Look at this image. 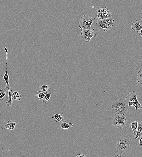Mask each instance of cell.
Wrapping results in <instances>:
<instances>
[{
	"instance_id": "1",
	"label": "cell",
	"mask_w": 142,
	"mask_h": 157,
	"mask_svg": "<svg viewBox=\"0 0 142 157\" xmlns=\"http://www.w3.org/2000/svg\"><path fill=\"white\" fill-rule=\"evenodd\" d=\"M128 106V104L124 100L116 99L112 102L111 109L116 115H124L127 113Z\"/></svg>"
},
{
	"instance_id": "2",
	"label": "cell",
	"mask_w": 142,
	"mask_h": 157,
	"mask_svg": "<svg viewBox=\"0 0 142 157\" xmlns=\"http://www.w3.org/2000/svg\"><path fill=\"white\" fill-rule=\"evenodd\" d=\"M116 143L118 151L122 154L129 151L133 146L132 139L127 136L119 137Z\"/></svg>"
},
{
	"instance_id": "3",
	"label": "cell",
	"mask_w": 142,
	"mask_h": 157,
	"mask_svg": "<svg viewBox=\"0 0 142 157\" xmlns=\"http://www.w3.org/2000/svg\"><path fill=\"white\" fill-rule=\"evenodd\" d=\"M114 22V19L112 18L98 21L96 24L99 32H107L112 28Z\"/></svg>"
},
{
	"instance_id": "4",
	"label": "cell",
	"mask_w": 142,
	"mask_h": 157,
	"mask_svg": "<svg viewBox=\"0 0 142 157\" xmlns=\"http://www.w3.org/2000/svg\"><path fill=\"white\" fill-rule=\"evenodd\" d=\"M95 19V18L92 17L91 15H84L80 19V21L79 22L78 27L80 29H90L91 26Z\"/></svg>"
},
{
	"instance_id": "5",
	"label": "cell",
	"mask_w": 142,
	"mask_h": 157,
	"mask_svg": "<svg viewBox=\"0 0 142 157\" xmlns=\"http://www.w3.org/2000/svg\"><path fill=\"white\" fill-rule=\"evenodd\" d=\"M127 122V119L124 115H116L112 123L113 126L121 129L126 125Z\"/></svg>"
},
{
	"instance_id": "6",
	"label": "cell",
	"mask_w": 142,
	"mask_h": 157,
	"mask_svg": "<svg viewBox=\"0 0 142 157\" xmlns=\"http://www.w3.org/2000/svg\"><path fill=\"white\" fill-rule=\"evenodd\" d=\"M96 19L99 21L112 18V15L107 7H103L97 9L96 12Z\"/></svg>"
},
{
	"instance_id": "7",
	"label": "cell",
	"mask_w": 142,
	"mask_h": 157,
	"mask_svg": "<svg viewBox=\"0 0 142 157\" xmlns=\"http://www.w3.org/2000/svg\"><path fill=\"white\" fill-rule=\"evenodd\" d=\"M124 100L127 103L129 101L132 102L136 111L142 108L141 105L137 99V94L135 91H133L132 93H130Z\"/></svg>"
},
{
	"instance_id": "8",
	"label": "cell",
	"mask_w": 142,
	"mask_h": 157,
	"mask_svg": "<svg viewBox=\"0 0 142 157\" xmlns=\"http://www.w3.org/2000/svg\"><path fill=\"white\" fill-rule=\"evenodd\" d=\"M81 30V36L84 40L87 42H90L92 38L97 37L94 32V29H83Z\"/></svg>"
},
{
	"instance_id": "9",
	"label": "cell",
	"mask_w": 142,
	"mask_h": 157,
	"mask_svg": "<svg viewBox=\"0 0 142 157\" xmlns=\"http://www.w3.org/2000/svg\"><path fill=\"white\" fill-rule=\"evenodd\" d=\"M3 48L5 50V52H6V54H7V60H6V70H5V74L4 76H1V77L3 78V79L4 81H5V82L6 83V86H5V88H7L10 89L11 88V87L9 83V76L8 74L7 71L8 55V52L7 49V48H6L4 47Z\"/></svg>"
},
{
	"instance_id": "10",
	"label": "cell",
	"mask_w": 142,
	"mask_h": 157,
	"mask_svg": "<svg viewBox=\"0 0 142 157\" xmlns=\"http://www.w3.org/2000/svg\"><path fill=\"white\" fill-rule=\"evenodd\" d=\"M18 123L16 122L15 120L11 121L9 120L8 123L6 125H3L1 127V128L3 130L7 129H8L13 131L14 130L16 125L18 124Z\"/></svg>"
},
{
	"instance_id": "11",
	"label": "cell",
	"mask_w": 142,
	"mask_h": 157,
	"mask_svg": "<svg viewBox=\"0 0 142 157\" xmlns=\"http://www.w3.org/2000/svg\"><path fill=\"white\" fill-rule=\"evenodd\" d=\"M140 21L137 19L135 21L133 22L132 25V29L134 31L140 32L142 30V25L140 24Z\"/></svg>"
},
{
	"instance_id": "12",
	"label": "cell",
	"mask_w": 142,
	"mask_h": 157,
	"mask_svg": "<svg viewBox=\"0 0 142 157\" xmlns=\"http://www.w3.org/2000/svg\"><path fill=\"white\" fill-rule=\"evenodd\" d=\"M137 131L136 133L135 137L134 138V141H135L136 139L138 138H140L142 135V120L140 121H138V127L137 128Z\"/></svg>"
},
{
	"instance_id": "13",
	"label": "cell",
	"mask_w": 142,
	"mask_h": 157,
	"mask_svg": "<svg viewBox=\"0 0 142 157\" xmlns=\"http://www.w3.org/2000/svg\"><path fill=\"white\" fill-rule=\"evenodd\" d=\"M138 121H135L132 122L129 125V127L130 128L132 129L133 132V134L134 136H135L137 132L138 127Z\"/></svg>"
},
{
	"instance_id": "14",
	"label": "cell",
	"mask_w": 142,
	"mask_h": 157,
	"mask_svg": "<svg viewBox=\"0 0 142 157\" xmlns=\"http://www.w3.org/2000/svg\"><path fill=\"white\" fill-rule=\"evenodd\" d=\"M66 120L62 122L60 125L61 128L63 129L66 130L73 126V125L71 123H68L66 122Z\"/></svg>"
},
{
	"instance_id": "15",
	"label": "cell",
	"mask_w": 142,
	"mask_h": 157,
	"mask_svg": "<svg viewBox=\"0 0 142 157\" xmlns=\"http://www.w3.org/2000/svg\"><path fill=\"white\" fill-rule=\"evenodd\" d=\"M9 89H8V100L7 102H5V103L8 106V107H10L12 106L13 103V100L12 99V90L10 91Z\"/></svg>"
},
{
	"instance_id": "16",
	"label": "cell",
	"mask_w": 142,
	"mask_h": 157,
	"mask_svg": "<svg viewBox=\"0 0 142 157\" xmlns=\"http://www.w3.org/2000/svg\"><path fill=\"white\" fill-rule=\"evenodd\" d=\"M51 117L53 119H55V122L57 123L62 121L64 119V117L61 115L58 114H55Z\"/></svg>"
},
{
	"instance_id": "17",
	"label": "cell",
	"mask_w": 142,
	"mask_h": 157,
	"mask_svg": "<svg viewBox=\"0 0 142 157\" xmlns=\"http://www.w3.org/2000/svg\"><path fill=\"white\" fill-rule=\"evenodd\" d=\"M51 88L49 86L43 85L39 87L40 91L44 93L45 94L50 91Z\"/></svg>"
},
{
	"instance_id": "18",
	"label": "cell",
	"mask_w": 142,
	"mask_h": 157,
	"mask_svg": "<svg viewBox=\"0 0 142 157\" xmlns=\"http://www.w3.org/2000/svg\"><path fill=\"white\" fill-rule=\"evenodd\" d=\"M21 97V95L20 93L16 91L12 94V99L13 101L14 100L20 101Z\"/></svg>"
},
{
	"instance_id": "19",
	"label": "cell",
	"mask_w": 142,
	"mask_h": 157,
	"mask_svg": "<svg viewBox=\"0 0 142 157\" xmlns=\"http://www.w3.org/2000/svg\"><path fill=\"white\" fill-rule=\"evenodd\" d=\"M52 93L50 91L45 94L44 98L42 99V102L44 104H46L49 101L51 98V94Z\"/></svg>"
},
{
	"instance_id": "20",
	"label": "cell",
	"mask_w": 142,
	"mask_h": 157,
	"mask_svg": "<svg viewBox=\"0 0 142 157\" xmlns=\"http://www.w3.org/2000/svg\"><path fill=\"white\" fill-rule=\"evenodd\" d=\"M8 93V91H7L6 89H3L0 90V100H3L5 95Z\"/></svg>"
},
{
	"instance_id": "21",
	"label": "cell",
	"mask_w": 142,
	"mask_h": 157,
	"mask_svg": "<svg viewBox=\"0 0 142 157\" xmlns=\"http://www.w3.org/2000/svg\"><path fill=\"white\" fill-rule=\"evenodd\" d=\"M35 95L36 96L38 97V100H42L44 98L45 94L41 91H39L36 93Z\"/></svg>"
},
{
	"instance_id": "22",
	"label": "cell",
	"mask_w": 142,
	"mask_h": 157,
	"mask_svg": "<svg viewBox=\"0 0 142 157\" xmlns=\"http://www.w3.org/2000/svg\"><path fill=\"white\" fill-rule=\"evenodd\" d=\"M137 81L141 85L142 84V69L141 68L137 73Z\"/></svg>"
},
{
	"instance_id": "23",
	"label": "cell",
	"mask_w": 142,
	"mask_h": 157,
	"mask_svg": "<svg viewBox=\"0 0 142 157\" xmlns=\"http://www.w3.org/2000/svg\"><path fill=\"white\" fill-rule=\"evenodd\" d=\"M114 156L115 157H124V156L122 153H120L118 151H116Z\"/></svg>"
},
{
	"instance_id": "24",
	"label": "cell",
	"mask_w": 142,
	"mask_h": 157,
	"mask_svg": "<svg viewBox=\"0 0 142 157\" xmlns=\"http://www.w3.org/2000/svg\"><path fill=\"white\" fill-rule=\"evenodd\" d=\"M142 147V138H139V143L138 145V147Z\"/></svg>"
},
{
	"instance_id": "25",
	"label": "cell",
	"mask_w": 142,
	"mask_h": 157,
	"mask_svg": "<svg viewBox=\"0 0 142 157\" xmlns=\"http://www.w3.org/2000/svg\"><path fill=\"white\" fill-rule=\"evenodd\" d=\"M76 157H87L89 156L87 155H84L83 154H77L76 156Z\"/></svg>"
},
{
	"instance_id": "26",
	"label": "cell",
	"mask_w": 142,
	"mask_h": 157,
	"mask_svg": "<svg viewBox=\"0 0 142 157\" xmlns=\"http://www.w3.org/2000/svg\"><path fill=\"white\" fill-rule=\"evenodd\" d=\"M128 105L129 106H133V103L131 101H129L128 103Z\"/></svg>"
},
{
	"instance_id": "27",
	"label": "cell",
	"mask_w": 142,
	"mask_h": 157,
	"mask_svg": "<svg viewBox=\"0 0 142 157\" xmlns=\"http://www.w3.org/2000/svg\"><path fill=\"white\" fill-rule=\"evenodd\" d=\"M142 30L140 31V33H139V35L142 37Z\"/></svg>"
}]
</instances>
